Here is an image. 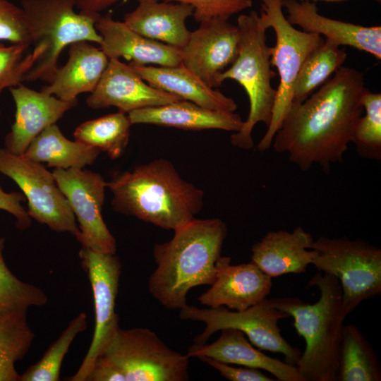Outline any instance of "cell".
I'll use <instances>...</instances> for the list:
<instances>
[{
    "label": "cell",
    "instance_id": "7",
    "mask_svg": "<svg viewBox=\"0 0 381 381\" xmlns=\"http://www.w3.org/2000/svg\"><path fill=\"white\" fill-rule=\"evenodd\" d=\"M260 1V20L267 29L271 28L275 33V45L270 47V63L277 68L279 76L272 119L258 145V150L265 152L270 147L276 132L291 107L294 87L305 60L325 40L317 33L294 28L282 11L281 0Z\"/></svg>",
    "mask_w": 381,
    "mask_h": 381
},
{
    "label": "cell",
    "instance_id": "27",
    "mask_svg": "<svg viewBox=\"0 0 381 381\" xmlns=\"http://www.w3.org/2000/svg\"><path fill=\"white\" fill-rule=\"evenodd\" d=\"M378 358L370 343L353 325H344L337 381H380Z\"/></svg>",
    "mask_w": 381,
    "mask_h": 381
},
{
    "label": "cell",
    "instance_id": "12",
    "mask_svg": "<svg viewBox=\"0 0 381 381\" xmlns=\"http://www.w3.org/2000/svg\"><path fill=\"white\" fill-rule=\"evenodd\" d=\"M52 173L78 222L75 238L82 247L116 254V239L102 216L107 182L99 173L83 169L54 168Z\"/></svg>",
    "mask_w": 381,
    "mask_h": 381
},
{
    "label": "cell",
    "instance_id": "19",
    "mask_svg": "<svg viewBox=\"0 0 381 381\" xmlns=\"http://www.w3.org/2000/svg\"><path fill=\"white\" fill-rule=\"evenodd\" d=\"M287 20L303 30L324 36L339 46L346 45L381 59V27H366L320 15L310 0H281Z\"/></svg>",
    "mask_w": 381,
    "mask_h": 381
},
{
    "label": "cell",
    "instance_id": "29",
    "mask_svg": "<svg viewBox=\"0 0 381 381\" xmlns=\"http://www.w3.org/2000/svg\"><path fill=\"white\" fill-rule=\"evenodd\" d=\"M131 126L128 114L119 111L81 123L73 136L75 140L107 152L115 159L128 143Z\"/></svg>",
    "mask_w": 381,
    "mask_h": 381
},
{
    "label": "cell",
    "instance_id": "18",
    "mask_svg": "<svg viewBox=\"0 0 381 381\" xmlns=\"http://www.w3.org/2000/svg\"><path fill=\"white\" fill-rule=\"evenodd\" d=\"M95 28L102 37L100 49L109 59L123 58L132 66H175L181 64V49L147 38L111 15L100 16Z\"/></svg>",
    "mask_w": 381,
    "mask_h": 381
},
{
    "label": "cell",
    "instance_id": "8",
    "mask_svg": "<svg viewBox=\"0 0 381 381\" xmlns=\"http://www.w3.org/2000/svg\"><path fill=\"white\" fill-rule=\"evenodd\" d=\"M311 249L317 251L312 265L318 272L334 276L340 283L345 314L361 302L381 294V249L363 239L320 236Z\"/></svg>",
    "mask_w": 381,
    "mask_h": 381
},
{
    "label": "cell",
    "instance_id": "32",
    "mask_svg": "<svg viewBox=\"0 0 381 381\" xmlns=\"http://www.w3.org/2000/svg\"><path fill=\"white\" fill-rule=\"evenodd\" d=\"M87 326L85 313L73 319L59 337L49 347L42 358L29 367L20 381H59L63 360L75 337Z\"/></svg>",
    "mask_w": 381,
    "mask_h": 381
},
{
    "label": "cell",
    "instance_id": "30",
    "mask_svg": "<svg viewBox=\"0 0 381 381\" xmlns=\"http://www.w3.org/2000/svg\"><path fill=\"white\" fill-rule=\"evenodd\" d=\"M34 338L26 314L0 317V381H20L16 363L28 352Z\"/></svg>",
    "mask_w": 381,
    "mask_h": 381
},
{
    "label": "cell",
    "instance_id": "4",
    "mask_svg": "<svg viewBox=\"0 0 381 381\" xmlns=\"http://www.w3.org/2000/svg\"><path fill=\"white\" fill-rule=\"evenodd\" d=\"M308 286L320 290V298L308 303L296 298H272L270 303L294 319L306 342L297 364L304 381H337L344 320L341 288L333 275L318 272Z\"/></svg>",
    "mask_w": 381,
    "mask_h": 381
},
{
    "label": "cell",
    "instance_id": "33",
    "mask_svg": "<svg viewBox=\"0 0 381 381\" xmlns=\"http://www.w3.org/2000/svg\"><path fill=\"white\" fill-rule=\"evenodd\" d=\"M361 104L365 115L356 123L351 143L361 157L378 160L381 159V94L367 89Z\"/></svg>",
    "mask_w": 381,
    "mask_h": 381
},
{
    "label": "cell",
    "instance_id": "2",
    "mask_svg": "<svg viewBox=\"0 0 381 381\" xmlns=\"http://www.w3.org/2000/svg\"><path fill=\"white\" fill-rule=\"evenodd\" d=\"M226 224L219 218L194 219L176 229L167 242L155 244L157 268L150 275V293L169 309L187 306L193 288L211 286L217 276Z\"/></svg>",
    "mask_w": 381,
    "mask_h": 381
},
{
    "label": "cell",
    "instance_id": "17",
    "mask_svg": "<svg viewBox=\"0 0 381 381\" xmlns=\"http://www.w3.org/2000/svg\"><path fill=\"white\" fill-rule=\"evenodd\" d=\"M231 260L230 257L220 258L214 282L198 298L201 304L240 311L261 302L270 294L272 277L251 261L231 265Z\"/></svg>",
    "mask_w": 381,
    "mask_h": 381
},
{
    "label": "cell",
    "instance_id": "11",
    "mask_svg": "<svg viewBox=\"0 0 381 381\" xmlns=\"http://www.w3.org/2000/svg\"><path fill=\"white\" fill-rule=\"evenodd\" d=\"M0 173L11 179L28 201L31 219L56 232L76 237L79 228L67 199L52 172L42 164L0 148Z\"/></svg>",
    "mask_w": 381,
    "mask_h": 381
},
{
    "label": "cell",
    "instance_id": "41",
    "mask_svg": "<svg viewBox=\"0 0 381 381\" xmlns=\"http://www.w3.org/2000/svg\"><path fill=\"white\" fill-rule=\"evenodd\" d=\"M310 1H329V2H339V1H344L347 0H310ZM379 3H380L381 0H375Z\"/></svg>",
    "mask_w": 381,
    "mask_h": 381
},
{
    "label": "cell",
    "instance_id": "38",
    "mask_svg": "<svg viewBox=\"0 0 381 381\" xmlns=\"http://www.w3.org/2000/svg\"><path fill=\"white\" fill-rule=\"evenodd\" d=\"M26 200L25 197L18 192H6L0 186V210L10 213L16 218V226L20 230L28 229L32 223L22 202Z\"/></svg>",
    "mask_w": 381,
    "mask_h": 381
},
{
    "label": "cell",
    "instance_id": "35",
    "mask_svg": "<svg viewBox=\"0 0 381 381\" xmlns=\"http://www.w3.org/2000/svg\"><path fill=\"white\" fill-rule=\"evenodd\" d=\"M183 3L193 7L196 22L218 18L228 20L230 17L250 8L253 0H160Z\"/></svg>",
    "mask_w": 381,
    "mask_h": 381
},
{
    "label": "cell",
    "instance_id": "14",
    "mask_svg": "<svg viewBox=\"0 0 381 381\" xmlns=\"http://www.w3.org/2000/svg\"><path fill=\"white\" fill-rule=\"evenodd\" d=\"M200 23L180 49L181 64L215 88L221 85L219 75L238 56L240 31L237 25L218 18Z\"/></svg>",
    "mask_w": 381,
    "mask_h": 381
},
{
    "label": "cell",
    "instance_id": "42",
    "mask_svg": "<svg viewBox=\"0 0 381 381\" xmlns=\"http://www.w3.org/2000/svg\"><path fill=\"white\" fill-rule=\"evenodd\" d=\"M0 118H1V109H0Z\"/></svg>",
    "mask_w": 381,
    "mask_h": 381
},
{
    "label": "cell",
    "instance_id": "5",
    "mask_svg": "<svg viewBox=\"0 0 381 381\" xmlns=\"http://www.w3.org/2000/svg\"><path fill=\"white\" fill-rule=\"evenodd\" d=\"M240 31V47L237 58L219 78L222 84L225 80L238 82L245 90L250 104L247 119L242 127L231 135V144L242 149L253 146L252 131L260 122L267 127L272 119L277 89L271 81L276 73L271 69L270 47L267 44V28L256 11L238 17Z\"/></svg>",
    "mask_w": 381,
    "mask_h": 381
},
{
    "label": "cell",
    "instance_id": "3",
    "mask_svg": "<svg viewBox=\"0 0 381 381\" xmlns=\"http://www.w3.org/2000/svg\"><path fill=\"white\" fill-rule=\"evenodd\" d=\"M107 185L114 211L164 229L181 227L203 207L202 190L184 180L166 159L116 173Z\"/></svg>",
    "mask_w": 381,
    "mask_h": 381
},
{
    "label": "cell",
    "instance_id": "24",
    "mask_svg": "<svg viewBox=\"0 0 381 381\" xmlns=\"http://www.w3.org/2000/svg\"><path fill=\"white\" fill-rule=\"evenodd\" d=\"M138 5L126 13L123 22L138 34L166 44L182 48L190 31L186 20L193 14L189 4L160 0H138Z\"/></svg>",
    "mask_w": 381,
    "mask_h": 381
},
{
    "label": "cell",
    "instance_id": "10",
    "mask_svg": "<svg viewBox=\"0 0 381 381\" xmlns=\"http://www.w3.org/2000/svg\"><path fill=\"white\" fill-rule=\"evenodd\" d=\"M182 320L199 321L205 323V329L194 339V344H205L216 332L225 328L241 331L250 342L258 349L284 356L285 362L296 365L302 351L293 347L280 333L278 322L289 318L287 313L273 306L269 299L236 311L220 306L200 308L186 306L180 309Z\"/></svg>",
    "mask_w": 381,
    "mask_h": 381
},
{
    "label": "cell",
    "instance_id": "16",
    "mask_svg": "<svg viewBox=\"0 0 381 381\" xmlns=\"http://www.w3.org/2000/svg\"><path fill=\"white\" fill-rule=\"evenodd\" d=\"M16 105L15 120L4 139V148L23 155L30 143L77 104L36 91L20 83L9 88Z\"/></svg>",
    "mask_w": 381,
    "mask_h": 381
},
{
    "label": "cell",
    "instance_id": "21",
    "mask_svg": "<svg viewBox=\"0 0 381 381\" xmlns=\"http://www.w3.org/2000/svg\"><path fill=\"white\" fill-rule=\"evenodd\" d=\"M213 343L193 344L188 351L190 357L207 356L220 362L264 370L279 381H304L296 365L265 355L256 349L244 333L234 328L220 330Z\"/></svg>",
    "mask_w": 381,
    "mask_h": 381
},
{
    "label": "cell",
    "instance_id": "28",
    "mask_svg": "<svg viewBox=\"0 0 381 381\" xmlns=\"http://www.w3.org/2000/svg\"><path fill=\"white\" fill-rule=\"evenodd\" d=\"M339 47L325 39L308 55L294 87L292 105L305 101L316 88L324 84L342 66L347 54Z\"/></svg>",
    "mask_w": 381,
    "mask_h": 381
},
{
    "label": "cell",
    "instance_id": "39",
    "mask_svg": "<svg viewBox=\"0 0 381 381\" xmlns=\"http://www.w3.org/2000/svg\"><path fill=\"white\" fill-rule=\"evenodd\" d=\"M85 381H126L123 372L103 356L95 361Z\"/></svg>",
    "mask_w": 381,
    "mask_h": 381
},
{
    "label": "cell",
    "instance_id": "13",
    "mask_svg": "<svg viewBox=\"0 0 381 381\" xmlns=\"http://www.w3.org/2000/svg\"><path fill=\"white\" fill-rule=\"evenodd\" d=\"M79 256L92 287L95 325L87 353L77 372L70 377L71 381H85L95 361L119 328L115 311L121 273L119 258L116 254L98 253L85 247L80 248Z\"/></svg>",
    "mask_w": 381,
    "mask_h": 381
},
{
    "label": "cell",
    "instance_id": "6",
    "mask_svg": "<svg viewBox=\"0 0 381 381\" xmlns=\"http://www.w3.org/2000/svg\"><path fill=\"white\" fill-rule=\"evenodd\" d=\"M72 0H22L31 44L43 54L25 74L24 81L51 83L59 68L62 51L78 41L100 44L95 28L99 13H76Z\"/></svg>",
    "mask_w": 381,
    "mask_h": 381
},
{
    "label": "cell",
    "instance_id": "15",
    "mask_svg": "<svg viewBox=\"0 0 381 381\" xmlns=\"http://www.w3.org/2000/svg\"><path fill=\"white\" fill-rule=\"evenodd\" d=\"M179 100L183 99L149 85L131 65L111 59L86 103L94 109L115 107L128 114Z\"/></svg>",
    "mask_w": 381,
    "mask_h": 381
},
{
    "label": "cell",
    "instance_id": "22",
    "mask_svg": "<svg viewBox=\"0 0 381 381\" xmlns=\"http://www.w3.org/2000/svg\"><path fill=\"white\" fill-rule=\"evenodd\" d=\"M68 47L67 62L59 67L52 81L41 91L64 101L77 102L78 95L95 90L109 59L100 48L87 41H78Z\"/></svg>",
    "mask_w": 381,
    "mask_h": 381
},
{
    "label": "cell",
    "instance_id": "23",
    "mask_svg": "<svg viewBox=\"0 0 381 381\" xmlns=\"http://www.w3.org/2000/svg\"><path fill=\"white\" fill-rule=\"evenodd\" d=\"M133 124H152L183 130L220 129L238 132L243 121L235 112L215 111L193 102L179 100L143 108L128 114Z\"/></svg>",
    "mask_w": 381,
    "mask_h": 381
},
{
    "label": "cell",
    "instance_id": "36",
    "mask_svg": "<svg viewBox=\"0 0 381 381\" xmlns=\"http://www.w3.org/2000/svg\"><path fill=\"white\" fill-rule=\"evenodd\" d=\"M0 41L31 44L22 8L8 0H0Z\"/></svg>",
    "mask_w": 381,
    "mask_h": 381
},
{
    "label": "cell",
    "instance_id": "1",
    "mask_svg": "<svg viewBox=\"0 0 381 381\" xmlns=\"http://www.w3.org/2000/svg\"><path fill=\"white\" fill-rule=\"evenodd\" d=\"M363 74L341 66L305 101L292 105L273 138V147L303 171L318 164L329 173L342 161L362 116Z\"/></svg>",
    "mask_w": 381,
    "mask_h": 381
},
{
    "label": "cell",
    "instance_id": "40",
    "mask_svg": "<svg viewBox=\"0 0 381 381\" xmlns=\"http://www.w3.org/2000/svg\"><path fill=\"white\" fill-rule=\"evenodd\" d=\"M80 12L99 13L119 1L128 0H72Z\"/></svg>",
    "mask_w": 381,
    "mask_h": 381
},
{
    "label": "cell",
    "instance_id": "9",
    "mask_svg": "<svg viewBox=\"0 0 381 381\" xmlns=\"http://www.w3.org/2000/svg\"><path fill=\"white\" fill-rule=\"evenodd\" d=\"M99 356L119 367L126 381L189 380V357L171 349L147 328L119 327Z\"/></svg>",
    "mask_w": 381,
    "mask_h": 381
},
{
    "label": "cell",
    "instance_id": "25",
    "mask_svg": "<svg viewBox=\"0 0 381 381\" xmlns=\"http://www.w3.org/2000/svg\"><path fill=\"white\" fill-rule=\"evenodd\" d=\"M132 66L149 85L183 100L215 111L235 112L238 108L233 99L210 87L181 64L175 66Z\"/></svg>",
    "mask_w": 381,
    "mask_h": 381
},
{
    "label": "cell",
    "instance_id": "31",
    "mask_svg": "<svg viewBox=\"0 0 381 381\" xmlns=\"http://www.w3.org/2000/svg\"><path fill=\"white\" fill-rule=\"evenodd\" d=\"M5 238H0V317L26 314L31 306H43L48 298L40 288L20 280L7 267L4 249Z\"/></svg>",
    "mask_w": 381,
    "mask_h": 381
},
{
    "label": "cell",
    "instance_id": "20",
    "mask_svg": "<svg viewBox=\"0 0 381 381\" xmlns=\"http://www.w3.org/2000/svg\"><path fill=\"white\" fill-rule=\"evenodd\" d=\"M313 236L301 226L292 231H269L251 248V262L270 277L301 274L317 255Z\"/></svg>",
    "mask_w": 381,
    "mask_h": 381
},
{
    "label": "cell",
    "instance_id": "34",
    "mask_svg": "<svg viewBox=\"0 0 381 381\" xmlns=\"http://www.w3.org/2000/svg\"><path fill=\"white\" fill-rule=\"evenodd\" d=\"M30 45L12 44L6 46L0 42V94L4 89L16 86L24 81L25 74L42 54L43 50L34 47L32 52L23 58Z\"/></svg>",
    "mask_w": 381,
    "mask_h": 381
},
{
    "label": "cell",
    "instance_id": "37",
    "mask_svg": "<svg viewBox=\"0 0 381 381\" xmlns=\"http://www.w3.org/2000/svg\"><path fill=\"white\" fill-rule=\"evenodd\" d=\"M200 360L216 369L224 377L231 381H274L260 369L241 366L234 367L229 363L220 362L207 357H198Z\"/></svg>",
    "mask_w": 381,
    "mask_h": 381
},
{
    "label": "cell",
    "instance_id": "26",
    "mask_svg": "<svg viewBox=\"0 0 381 381\" xmlns=\"http://www.w3.org/2000/svg\"><path fill=\"white\" fill-rule=\"evenodd\" d=\"M100 151L77 140L66 138L55 123L41 132L29 145L23 156L48 167L83 169L93 164Z\"/></svg>",
    "mask_w": 381,
    "mask_h": 381
}]
</instances>
